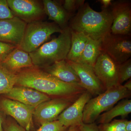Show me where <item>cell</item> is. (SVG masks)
I'll return each mask as SVG.
<instances>
[{"mask_svg": "<svg viewBox=\"0 0 131 131\" xmlns=\"http://www.w3.org/2000/svg\"><path fill=\"white\" fill-rule=\"evenodd\" d=\"M71 46L66 59L71 62H78L84 50L88 37L82 32L71 30Z\"/></svg>", "mask_w": 131, "mask_h": 131, "instance_id": "cell-20", "label": "cell"}, {"mask_svg": "<svg viewBox=\"0 0 131 131\" xmlns=\"http://www.w3.org/2000/svg\"><path fill=\"white\" fill-rule=\"evenodd\" d=\"M124 86L129 91H131V80L130 79L125 83Z\"/></svg>", "mask_w": 131, "mask_h": 131, "instance_id": "cell-33", "label": "cell"}, {"mask_svg": "<svg viewBox=\"0 0 131 131\" xmlns=\"http://www.w3.org/2000/svg\"><path fill=\"white\" fill-rule=\"evenodd\" d=\"M67 61L79 78L80 85L91 95H98L106 91L95 75L93 67L84 64Z\"/></svg>", "mask_w": 131, "mask_h": 131, "instance_id": "cell-12", "label": "cell"}, {"mask_svg": "<svg viewBox=\"0 0 131 131\" xmlns=\"http://www.w3.org/2000/svg\"><path fill=\"white\" fill-rule=\"evenodd\" d=\"M8 99L17 101L35 108L43 102L50 100L47 95L27 87H14L5 94Z\"/></svg>", "mask_w": 131, "mask_h": 131, "instance_id": "cell-15", "label": "cell"}, {"mask_svg": "<svg viewBox=\"0 0 131 131\" xmlns=\"http://www.w3.org/2000/svg\"><path fill=\"white\" fill-rule=\"evenodd\" d=\"M14 16L27 24L40 21L46 16L43 3L37 0H7Z\"/></svg>", "mask_w": 131, "mask_h": 131, "instance_id": "cell-8", "label": "cell"}, {"mask_svg": "<svg viewBox=\"0 0 131 131\" xmlns=\"http://www.w3.org/2000/svg\"><path fill=\"white\" fill-rule=\"evenodd\" d=\"M14 16L7 0H0V20L12 18Z\"/></svg>", "mask_w": 131, "mask_h": 131, "instance_id": "cell-28", "label": "cell"}, {"mask_svg": "<svg viewBox=\"0 0 131 131\" xmlns=\"http://www.w3.org/2000/svg\"><path fill=\"white\" fill-rule=\"evenodd\" d=\"M113 21L109 9L96 12L86 3L70 19L69 27L71 30L83 33L93 39L102 40L110 32Z\"/></svg>", "mask_w": 131, "mask_h": 131, "instance_id": "cell-2", "label": "cell"}, {"mask_svg": "<svg viewBox=\"0 0 131 131\" xmlns=\"http://www.w3.org/2000/svg\"><path fill=\"white\" fill-rule=\"evenodd\" d=\"M3 119L1 116L0 114V131H3Z\"/></svg>", "mask_w": 131, "mask_h": 131, "instance_id": "cell-35", "label": "cell"}, {"mask_svg": "<svg viewBox=\"0 0 131 131\" xmlns=\"http://www.w3.org/2000/svg\"><path fill=\"white\" fill-rule=\"evenodd\" d=\"M15 85L30 88L47 95L73 100H76L86 91L80 84L62 81L35 66L17 73Z\"/></svg>", "mask_w": 131, "mask_h": 131, "instance_id": "cell-1", "label": "cell"}, {"mask_svg": "<svg viewBox=\"0 0 131 131\" xmlns=\"http://www.w3.org/2000/svg\"><path fill=\"white\" fill-rule=\"evenodd\" d=\"M75 100L62 98L50 99L35 108L33 116L40 125L57 120L59 115Z\"/></svg>", "mask_w": 131, "mask_h": 131, "instance_id": "cell-10", "label": "cell"}, {"mask_svg": "<svg viewBox=\"0 0 131 131\" xmlns=\"http://www.w3.org/2000/svg\"><path fill=\"white\" fill-rule=\"evenodd\" d=\"M16 74L10 72L0 63V94L9 93L15 85Z\"/></svg>", "mask_w": 131, "mask_h": 131, "instance_id": "cell-22", "label": "cell"}, {"mask_svg": "<svg viewBox=\"0 0 131 131\" xmlns=\"http://www.w3.org/2000/svg\"><path fill=\"white\" fill-rule=\"evenodd\" d=\"M102 40H96L88 37L81 58L77 63L93 67L101 52Z\"/></svg>", "mask_w": 131, "mask_h": 131, "instance_id": "cell-21", "label": "cell"}, {"mask_svg": "<svg viewBox=\"0 0 131 131\" xmlns=\"http://www.w3.org/2000/svg\"><path fill=\"white\" fill-rule=\"evenodd\" d=\"M61 28L54 22L40 20L27 24L24 38L19 49L28 53L38 49L56 32H62Z\"/></svg>", "mask_w": 131, "mask_h": 131, "instance_id": "cell-5", "label": "cell"}, {"mask_svg": "<svg viewBox=\"0 0 131 131\" xmlns=\"http://www.w3.org/2000/svg\"><path fill=\"white\" fill-rule=\"evenodd\" d=\"M71 32L69 27L63 30L58 37L46 42L38 49L29 53L36 67H47L67 59L71 46Z\"/></svg>", "mask_w": 131, "mask_h": 131, "instance_id": "cell-3", "label": "cell"}, {"mask_svg": "<svg viewBox=\"0 0 131 131\" xmlns=\"http://www.w3.org/2000/svg\"><path fill=\"white\" fill-rule=\"evenodd\" d=\"M80 131H99L98 125L95 123L86 124L83 123L80 126Z\"/></svg>", "mask_w": 131, "mask_h": 131, "instance_id": "cell-30", "label": "cell"}, {"mask_svg": "<svg viewBox=\"0 0 131 131\" xmlns=\"http://www.w3.org/2000/svg\"><path fill=\"white\" fill-rule=\"evenodd\" d=\"M91 96L92 95L89 92L84 91L59 115L57 120L67 128L80 126L83 123V117L84 106Z\"/></svg>", "mask_w": 131, "mask_h": 131, "instance_id": "cell-13", "label": "cell"}, {"mask_svg": "<svg viewBox=\"0 0 131 131\" xmlns=\"http://www.w3.org/2000/svg\"><path fill=\"white\" fill-rule=\"evenodd\" d=\"M42 2L45 14L49 20L56 23L62 30L69 27V20L73 15L68 13L61 3L52 0H43Z\"/></svg>", "mask_w": 131, "mask_h": 131, "instance_id": "cell-16", "label": "cell"}, {"mask_svg": "<svg viewBox=\"0 0 131 131\" xmlns=\"http://www.w3.org/2000/svg\"><path fill=\"white\" fill-rule=\"evenodd\" d=\"M27 24L15 16L0 20V41L19 47L23 40Z\"/></svg>", "mask_w": 131, "mask_h": 131, "instance_id": "cell-14", "label": "cell"}, {"mask_svg": "<svg viewBox=\"0 0 131 131\" xmlns=\"http://www.w3.org/2000/svg\"><path fill=\"white\" fill-rule=\"evenodd\" d=\"M118 65L107 54L101 52L93 68L106 90L120 85L118 76Z\"/></svg>", "mask_w": 131, "mask_h": 131, "instance_id": "cell-9", "label": "cell"}, {"mask_svg": "<svg viewBox=\"0 0 131 131\" xmlns=\"http://www.w3.org/2000/svg\"><path fill=\"white\" fill-rule=\"evenodd\" d=\"M67 131H80V126L70 127Z\"/></svg>", "mask_w": 131, "mask_h": 131, "instance_id": "cell-34", "label": "cell"}, {"mask_svg": "<svg viewBox=\"0 0 131 131\" xmlns=\"http://www.w3.org/2000/svg\"><path fill=\"white\" fill-rule=\"evenodd\" d=\"M84 0H65L63 2V7L69 13L73 15L84 3Z\"/></svg>", "mask_w": 131, "mask_h": 131, "instance_id": "cell-26", "label": "cell"}, {"mask_svg": "<svg viewBox=\"0 0 131 131\" xmlns=\"http://www.w3.org/2000/svg\"><path fill=\"white\" fill-rule=\"evenodd\" d=\"M0 63L15 74L24 69L34 66L29 53L18 47L14 50Z\"/></svg>", "mask_w": 131, "mask_h": 131, "instance_id": "cell-17", "label": "cell"}, {"mask_svg": "<svg viewBox=\"0 0 131 131\" xmlns=\"http://www.w3.org/2000/svg\"><path fill=\"white\" fill-rule=\"evenodd\" d=\"M125 131H131V121L127 120L125 126Z\"/></svg>", "mask_w": 131, "mask_h": 131, "instance_id": "cell-32", "label": "cell"}, {"mask_svg": "<svg viewBox=\"0 0 131 131\" xmlns=\"http://www.w3.org/2000/svg\"><path fill=\"white\" fill-rule=\"evenodd\" d=\"M131 94V91L122 84L106 90L91 98L83 109V122L86 124L94 123L101 114L110 110L119 101L129 98Z\"/></svg>", "mask_w": 131, "mask_h": 131, "instance_id": "cell-4", "label": "cell"}, {"mask_svg": "<svg viewBox=\"0 0 131 131\" xmlns=\"http://www.w3.org/2000/svg\"><path fill=\"white\" fill-rule=\"evenodd\" d=\"M109 9L113 19L110 32L115 35L131 36V1H113Z\"/></svg>", "mask_w": 131, "mask_h": 131, "instance_id": "cell-7", "label": "cell"}, {"mask_svg": "<svg viewBox=\"0 0 131 131\" xmlns=\"http://www.w3.org/2000/svg\"><path fill=\"white\" fill-rule=\"evenodd\" d=\"M131 113V100H121L110 110L101 114L97 118V123L104 124L109 123L114 118L120 116L122 119L127 117Z\"/></svg>", "mask_w": 131, "mask_h": 131, "instance_id": "cell-19", "label": "cell"}, {"mask_svg": "<svg viewBox=\"0 0 131 131\" xmlns=\"http://www.w3.org/2000/svg\"><path fill=\"white\" fill-rule=\"evenodd\" d=\"M113 1L112 0H98L97 2H100L101 5L102 10H106L109 9Z\"/></svg>", "mask_w": 131, "mask_h": 131, "instance_id": "cell-31", "label": "cell"}, {"mask_svg": "<svg viewBox=\"0 0 131 131\" xmlns=\"http://www.w3.org/2000/svg\"><path fill=\"white\" fill-rule=\"evenodd\" d=\"M127 120L114 119L109 123L100 124L98 126L99 131H125V126Z\"/></svg>", "mask_w": 131, "mask_h": 131, "instance_id": "cell-23", "label": "cell"}, {"mask_svg": "<svg viewBox=\"0 0 131 131\" xmlns=\"http://www.w3.org/2000/svg\"><path fill=\"white\" fill-rule=\"evenodd\" d=\"M118 76L119 84L120 85H122L124 82L131 79V58L123 63L119 64Z\"/></svg>", "mask_w": 131, "mask_h": 131, "instance_id": "cell-24", "label": "cell"}, {"mask_svg": "<svg viewBox=\"0 0 131 131\" xmlns=\"http://www.w3.org/2000/svg\"><path fill=\"white\" fill-rule=\"evenodd\" d=\"M0 106L5 114L13 117L26 131H30L32 128L35 108L8 98L3 99Z\"/></svg>", "mask_w": 131, "mask_h": 131, "instance_id": "cell-11", "label": "cell"}, {"mask_svg": "<svg viewBox=\"0 0 131 131\" xmlns=\"http://www.w3.org/2000/svg\"><path fill=\"white\" fill-rule=\"evenodd\" d=\"M101 49L118 64H121L130 58L131 36L109 32L102 38Z\"/></svg>", "mask_w": 131, "mask_h": 131, "instance_id": "cell-6", "label": "cell"}, {"mask_svg": "<svg viewBox=\"0 0 131 131\" xmlns=\"http://www.w3.org/2000/svg\"><path fill=\"white\" fill-rule=\"evenodd\" d=\"M44 68V71L62 81L80 85L79 78L66 59Z\"/></svg>", "mask_w": 131, "mask_h": 131, "instance_id": "cell-18", "label": "cell"}, {"mask_svg": "<svg viewBox=\"0 0 131 131\" xmlns=\"http://www.w3.org/2000/svg\"><path fill=\"white\" fill-rule=\"evenodd\" d=\"M68 129L57 120L42 124L37 131H67Z\"/></svg>", "mask_w": 131, "mask_h": 131, "instance_id": "cell-25", "label": "cell"}, {"mask_svg": "<svg viewBox=\"0 0 131 131\" xmlns=\"http://www.w3.org/2000/svg\"><path fill=\"white\" fill-rule=\"evenodd\" d=\"M5 131H26L18 124L15 122H10L5 126Z\"/></svg>", "mask_w": 131, "mask_h": 131, "instance_id": "cell-29", "label": "cell"}, {"mask_svg": "<svg viewBox=\"0 0 131 131\" xmlns=\"http://www.w3.org/2000/svg\"><path fill=\"white\" fill-rule=\"evenodd\" d=\"M17 47L14 45L0 41V63H1Z\"/></svg>", "mask_w": 131, "mask_h": 131, "instance_id": "cell-27", "label": "cell"}]
</instances>
